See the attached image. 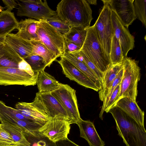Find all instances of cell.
<instances>
[{"label":"cell","instance_id":"obj_1","mask_svg":"<svg viewBox=\"0 0 146 146\" xmlns=\"http://www.w3.org/2000/svg\"><path fill=\"white\" fill-rule=\"evenodd\" d=\"M108 112L115 119L118 134L127 146H146V131L144 126L116 106Z\"/></svg>","mask_w":146,"mask_h":146},{"label":"cell","instance_id":"obj_2","mask_svg":"<svg viewBox=\"0 0 146 146\" xmlns=\"http://www.w3.org/2000/svg\"><path fill=\"white\" fill-rule=\"evenodd\" d=\"M56 11L59 18L70 27L88 28L93 19L92 9L86 0H62Z\"/></svg>","mask_w":146,"mask_h":146},{"label":"cell","instance_id":"obj_3","mask_svg":"<svg viewBox=\"0 0 146 146\" xmlns=\"http://www.w3.org/2000/svg\"><path fill=\"white\" fill-rule=\"evenodd\" d=\"M80 50L104 75L112 65L110 56L100 43L93 25L88 28L85 40Z\"/></svg>","mask_w":146,"mask_h":146},{"label":"cell","instance_id":"obj_4","mask_svg":"<svg viewBox=\"0 0 146 146\" xmlns=\"http://www.w3.org/2000/svg\"><path fill=\"white\" fill-rule=\"evenodd\" d=\"M123 64V72L120 91L113 107L122 98L128 97L136 101L137 95L138 83L140 79V67L136 61L127 57L124 58Z\"/></svg>","mask_w":146,"mask_h":146},{"label":"cell","instance_id":"obj_5","mask_svg":"<svg viewBox=\"0 0 146 146\" xmlns=\"http://www.w3.org/2000/svg\"><path fill=\"white\" fill-rule=\"evenodd\" d=\"M36 33L40 41L57 57L64 53L65 38L60 33L45 21H38Z\"/></svg>","mask_w":146,"mask_h":146},{"label":"cell","instance_id":"obj_6","mask_svg":"<svg viewBox=\"0 0 146 146\" xmlns=\"http://www.w3.org/2000/svg\"><path fill=\"white\" fill-rule=\"evenodd\" d=\"M103 2V7L93 26L100 43L106 53L110 56L111 44L113 35L111 19V11L106 3Z\"/></svg>","mask_w":146,"mask_h":146},{"label":"cell","instance_id":"obj_7","mask_svg":"<svg viewBox=\"0 0 146 146\" xmlns=\"http://www.w3.org/2000/svg\"><path fill=\"white\" fill-rule=\"evenodd\" d=\"M18 2L17 15L36 19L38 21H45L57 15L56 11L48 6L44 0H21Z\"/></svg>","mask_w":146,"mask_h":146},{"label":"cell","instance_id":"obj_8","mask_svg":"<svg viewBox=\"0 0 146 146\" xmlns=\"http://www.w3.org/2000/svg\"><path fill=\"white\" fill-rule=\"evenodd\" d=\"M68 113L72 123L76 124L81 119L78 109L76 91L68 84L61 83L60 87L51 92Z\"/></svg>","mask_w":146,"mask_h":146},{"label":"cell","instance_id":"obj_9","mask_svg":"<svg viewBox=\"0 0 146 146\" xmlns=\"http://www.w3.org/2000/svg\"><path fill=\"white\" fill-rule=\"evenodd\" d=\"M71 124V121L66 118L58 117L50 118L39 129V133L56 143L68 138Z\"/></svg>","mask_w":146,"mask_h":146},{"label":"cell","instance_id":"obj_10","mask_svg":"<svg viewBox=\"0 0 146 146\" xmlns=\"http://www.w3.org/2000/svg\"><path fill=\"white\" fill-rule=\"evenodd\" d=\"M31 103L46 114L50 118L58 117L70 121L66 110L51 92H37L33 101Z\"/></svg>","mask_w":146,"mask_h":146},{"label":"cell","instance_id":"obj_11","mask_svg":"<svg viewBox=\"0 0 146 146\" xmlns=\"http://www.w3.org/2000/svg\"><path fill=\"white\" fill-rule=\"evenodd\" d=\"M38 74V72L32 75L19 68L0 66V85L34 86L36 84Z\"/></svg>","mask_w":146,"mask_h":146},{"label":"cell","instance_id":"obj_12","mask_svg":"<svg viewBox=\"0 0 146 146\" xmlns=\"http://www.w3.org/2000/svg\"><path fill=\"white\" fill-rule=\"evenodd\" d=\"M106 3L117 15L124 26L128 28L137 18L134 0H102Z\"/></svg>","mask_w":146,"mask_h":146},{"label":"cell","instance_id":"obj_13","mask_svg":"<svg viewBox=\"0 0 146 146\" xmlns=\"http://www.w3.org/2000/svg\"><path fill=\"white\" fill-rule=\"evenodd\" d=\"M111 11V19L113 34L119 42L124 58L134 46V38L125 27L115 12Z\"/></svg>","mask_w":146,"mask_h":146},{"label":"cell","instance_id":"obj_14","mask_svg":"<svg viewBox=\"0 0 146 146\" xmlns=\"http://www.w3.org/2000/svg\"><path fill=\"white\" fill-rule=\"evenodd\" d=\"M58 62L66 77L86 88L96 91H99L96 85L88 77L63 56H61L60 60Z\"/></svg>","mask_w":146,"mask_h":146},{"label":"cell","instance_id":"obj_15","mask_svg":"<svg viewBox=\"0 0 146 146\" xmlns=\"http://www.w3.org/2000/svg\"><path fill=\"white\" fill-rule=\"evenodd\" d=\"M4 43L13 49L23 59L33 55L30 41L25 40L16 34L11 33L5 38Z\"/></svg>","mask_w":146,"mask_h":146},{"label":"cell","instance_id":"obj_16","mask_svg":"<svg viewBox=\"0 0 146 146\" xmlns=\"http://www.w3.org/2000/svg\"><path fill=\"white\" fill-rule=\"evenodd\" d=\"M15 108L24 117L39 124L44 125L50 119L31 102H18L16 104Z\"/></svg>","mask_w":146,"mask_h":146},{"label":"cell","instance_id":"obj_17","mask_svg":"<svg viewBox=\"0 0 146 146\" xmlns=\"http://www.w3.org/2000/svg\"><path fill=\"white\" fill-rule=\"evenodd\" d=\"M76 124L79 128L80 137L86 139L90 146H105L92 122L81 119Z\"/></svg>","mask_w":146,"mask_h":146},{"label":"cell","instance_id":"obj_18","mask_svg":"<svg viewBox=\"0 0 146 146\" xmlns=\"http://www.w3.org/2000/svg\"><path fill=\"white\" fill-rule=\"evenodd\" d=\"M115 106L121 109L138 122L144 126V112L138 106L136 101L128 97L119 99Z\"/></svg>","mask_w":146,"mask_h":146},{"label":"cell","instance_id":"obj_19","mask_svg":"<svg viewBox=\"0 0 146 146\" xmlns=\"http://www.w3.org/2000/svg\"><path fill=\"white\" fill-rule=\"evenodd\" d=\"M38 21L32 19L21 20L18 22V31L16 34L26 40L40 41L36 33Z\"/></svg>","mask_w":146,"mask_h":146},{"label":"cell","instance_id":"obj_20","mask_svg":"<svg viewBox=\"0 0 146 146\" xmlns=\"http://www.w3.org/2000/svg\"><path fill=\"white\" fill-rule=\"evenodd\" d=\"M123 68L122 63L111 65L104 75L102 87L99 91V98L103 102L106 99L111 86L120 71Z\"/></svg>","mask_w":146,"mask_h":146},{"label":"cell","instance_id":"obj_21","mask_svg":"<svg viewBox=\"0 0 146 146\" xmlns=\"http://www.w3.org/2000/svg\"><path fill=\"white\" fill-rule=\"evenodd\" d=\"M23 59L5 43L0 44V66L19 68Z\"/></svg>","mask_w":146,"mask_h":146},{"label":"cell","instance_id":"obj_22","mask_svg":"<svg viewBox=\"0 0 146 146\" xmlns=\"http://www.w3.org/2000/svg\"><path fill=\"white\" fill-rule=\"evenodd\" d=\"M61 56L67 60L86 75L100 90L102 87L101 82L94 72L83 61L82 59L81 60H80L73 54L65 52H64Z\"/></svg>","mask_w":146,"mask_h":146},{"label":"cell","instance_id":"obj_23","mask_svg":"<svg viewBox=\"0 0 146 146\" xmlns=\"http://www.w3.org/2000/svg\"><path fill=\"white\" fill-rule=\"evenodd\" d=\"M61 83L44 70L38 72L36 82L38 92H51L59 88Z\"/></svg>","mask_w":146,"mask_h":146},{"label":"cell","instance_id":"obj_24","mask_svg":"<svg viewBox=\"0 0 146 146\" xmlns=\"http://www.w3.org/2000/svg\"><path fill=\"white\" fill-rule=\"evenodd\" d=\"M18 22L14 13L7 10L0 13V36L6 37L15 29H17Z\"/></svg>","mask_w":146,"mask_h":146},{"label":"cell","instance_id":"obj_25","mask_svg":"<svg viewBox=\"0 0 146 146\" xmlns=\"http://www.w3.org/2000/svg\"><path fill=\"white\" fill-rule=\"evenodd\" d=\"M32 48V54L42 57L49 67L53 62L56 60V56L40 41H30Z\"/></svg>","mask_w":146,"mask_h":146},{"label":"cell","instance_id":"obj_26","mask_svg":"<svg viewBox=\"0 0 146 146\" xmlns=\"http://www.w3.org/2000/svg\"><path fill=\"white\" fill-rule=\"evenodd\" d=\"M3 127L11 135L15 142L20 146H31L22 129L17 125L7 123H1Z\"/></svg>","mask_w":146,"mask_h":146},{"label":"cell","instance_id":"obj_27","mask_svg":"<svg viewBox=\"0 0 146 146\" xmlns=\"http://www.w3.org/2000/svg\"><path fill=\"white\" fill-rule=\"evenodd\" d=\"M88 29L79 27H70L69 31L63 35L65 39L82 47L86 38Z\"/></svg>","mask_w":146,"mask_h":146},{"label":"cell","instance_id":"obj_28","mask_svg":"<svg viewBox=\"0 0 146 146\" xmlns=\"http://www.w3.org/2000/svg\"><path fill=\"white\" fill-rule=\"evenodd\" d=\"M110 56L112 65L122 63L124 58L119 42L113 34L111 44Z\"/></svg>","mask_w":146,"mask_h":146},{"label":"cell","instance_id":"obj_29","mask_svg":"<svg viewBox=\"0 0 146 146\" xmlns=\"http://www.w3.org/2000/svg\"><path fill=\"white\" fill-rule=\"evenodd\" d=\"M30 65L35 73L44 70L48 66L47 63L42 57L37 55L33 54L23 59Z\"/></svg>","mask_w":146,"mask_h":146},{"label":"cell","instance_id":"obj_30","mask_svg":"<svg viewBox=\"0 0 146 146\" xmlns=\"http://www.w3.org/2000/svg\"><path fill=\"white\" fill-rule=\"evenodd\" d=\"M133 5L137 18L139 19L146 27V0H135Z\"/></svg>","mask_w":146,"mask_h":146},{"label":"cell","instance_id":"obj_31","mask_svg":"<svg viewBox=\"0 0 146 146\" xmlns=\"http://www.w3.org/2000/svg\"><path fill=\"white\" fill-rule=\"evenodd\" d=\"M45 21L63 35L66 33L70 28L68 24L60 19L57 15Z\"/></svg>","mask_w":146,"mask_h":146},{"label":"cell","instance_id":"obj_32","mask_svg":"<svg viewBox=\"0 0 146 146\" xmlns=\"http://www.w3.org/2000/svg\"><path fill=\"white\" fill-rule=\"evenodd\" d=\"M123 72V68L120 71L118 75L113 82L111 87L109 90V93L105 100L103 102V105L102 107L101 111L99 114V117L102 119V115L104 112L105 109L109 98L112 93L117 87L121 82Z\"/></svg>","mask_w":146,"mask_h":146},{"label":"cell","instance_id":"obj_33","mask_svg":"<svg viewBox=\"0 0 146 146\" xmlns=\"http://www.w3.org/2000/svg\"><path fill=\"white\" fill-rule=\"evenodd\" d=\"M19 145L14 141L10 134L0 124V146H17Z\"/></svg>","mask_w":146,"mask_h":146},{"label":"cell","instance_id":"obj_34","mask_svg":"<svg viewBox=\"0 0 146 146\" xmlns=\"http://www.w3.org/2000/svg\"><path fill=\"white\" fill-rule=\"evenodd\" d=\"M79 52L82 56L83 61L94 72L102 83L104 76L103 74L97 68L92 62L80 50Z\"/></svg>","mask_w":146,"mask_h":146},{"label":"cell","instance_id":"obj_35","mask_svg":"<svg viewBox=\"0 0 146 146\" xmlns=\"http://www.w3.org/2000/svg\"><path fill=\"white\" fill-rule=\"evenodd\" d=\"M120 87V83L117 86L112 93L106 107L104 111L108 113L109 110L113 107L115 102L119 94Z\"/></svg>","mask_w":146,"mask_h":146},{"label":"cell","instance_id":"obj_36","mask_svg":"<svg viewBox=\"0 0 146 146\" xmlns=\"http://www.w3.org/2000/svg\"><path fill=\"white\" fill-rule=\"evenodd\" d=\"M81 48L75 43L65 39L64 52L72 54L80 51Z\"/></svg>","mask_w":146,"mask_h":146},{"label":"cell","instance_id":"obj_37","mask_svg":"<svg viewBox=\"0 0 146 146\" xmlns=\"http://www.w3.org/2000/svg\"><path fill=\"white\" fill-rule=\"evenodd\" d=\"M40 139L37 142L31 144V146H57L56 143H53L46 137L41 135Z\"/></svg>","mask_w":146,"mask_h":146},{"label":"cell","instance_id":"obj_38","mask_svg":"<svg viewBox=\"0 0 146 146\" xmlns=\"http://www.w3.org/2000/svg\"><path fill=\"white\" fill-rule=\"evenodd\" d=\"M2 1L7 7V10L11 11L18 5L15 0H3Z\"/></svg>","mask_w":146,"mask_h":146},{"label":"cell","instance_id":"obj_39","mask_svg":"<svg viewBox=\"0 0 146 146\" xmlns=\"http://www.w3.org/2000/svg\"><path fill=\"white\" fill-rule=\"evenodd\" d=\"M57 146H79L68 138L56 143Z\"/></svg>","mask_w":146,"mask_h":146},{"label":"cell","instance_id":"obj_40","mask_svg":"<svg viewBox=\"0 0 146 146\" xmlns=\"http://www.w3.org/2000/svg\"><path fill=\"white\" fill-rule=\"evenodd\" d=\"M86 1L89 4L94 5L97 4L96 0H87Z\"/></svg>","mask_w":146,"mask_h":146},{"label":"cell","instance_id":"obj_41","mask_svg":"<svg viewBox=\"0 0 146 146\" xmlns=\"http://www.w3.org/2000/svg\"><path fill=\"white\" fill-rule=\"evenodd\" d=\"M5 37L0 36V44L4 43Z\"/></svg>","mask_w":146,"mask_h":146},{"label":"cell","instance_id":"obj_42","mask_svg":"<svg viewBox=\"0 0 146 146\" xmlns=\"http://www.w3.org/2000/svg\"><path fill=\"white\" fill-rule=\"evenodd\" d=\"M5 7H3L0 5V13L2 12Z\"/></svg>","mask_w":146,"mask_h":146},{"label":"cell","instance_id":"obj_43","mask_svg":"<svg viewBox=\"0 0 146 146\" xmlns=\"http://www.w3.org/2000/svg\"><path fill=\"white\" fill-rule=\"evenodd\" d=\"M17 146H19V145H17Z\"/></svg>","mask_w":146,"mask_h":146}]
</instances>
